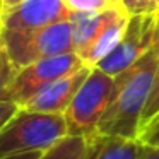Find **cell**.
I'll return each mask as SVG.
<instances>
[{
    "mask_svg": "<svg viewBox=\"0 0 159 159\" xmlns=\"http://www.w3.org/2000/svg\"><path fill=\"white\" fill-rule=\"evenodd\" d=\"M137 140L140 142L142 145H147V147H151V149L159 151V115H156L151 121H147V123L140 128Z\"/></svg>",
    "mask_w": 159,
    "mask_h": 159,
    "instance_id": "cell-14",
    "label": "cell"
},
{
    "mask_svg": "<svg viewBox=\"0 0 159 159\" xmlns=\"http://www.w3.org/2000/svg\"><path fill=\"white\" fill-rule=\"evenodd\" d=\"M120 4L130 16L147 14V12H157V0H120Z\"/></svg>",
    "mask_w": 159,
    "mask_h": 159,
    "instance_id": "cell-16",
    "label": "cell"
},
{
    "mask_svg": "<svg viewBox=\"0 0 159 159\" xmlns=\"http://www.w3.org/2000/svg\"><path fill=\"white\" fill-rule=\"evenodd\" d=\"M132 16L123 9V5L110 4L101 12V22L96 28L94 34L84 46L77 50V55L80 57L86 65L96 67L103 58H106L123 38V33Z\"/></svg>",
    "mask_w": 159,
    "mask_h": 159,
    "instance_id": "cell-8",
    "label": "cell"
},
{
    "mask_svg": "<svg viewBox=\"0 0 159 159\" xmlns=\"http://www.w3.org/2000/svg\"><path fill=\"white\" fill-rule=\"evenodd\" d=\"M140 142L120 135L93 134L86 137L84 159H139Z\"/></svg>",
    "mask_w": 159,
    "mask_h": 159,
    "instance_id": "cell-10",
    "label": "cell"
},
{
    "mask_svg": "<svg viewBox=\"0 0 159 159\" xmlns=\"http://www.w3.org/2000/svg\"><path fill=\"white\" fill-rule=\"evenodd\" d=\"M67 135L63 115L21 108L0 130V159L22 152L48 151Z\"/></svg>",
    "mask_w": 159,
    "mask_h": 159,
    "instance_id": "cell-2",
    "label": "cell"
},
{
    "mask_svg": "<svg viewBox=\"0 0 159 159\" xmlns=\"http://www.w3.org/2000/svg\"><path fill=\"white\" fill-rule=\"evenodd\" d=\"M70 11H103L110 5V0H65Z\"/></svg>",
    "mask_w": 159,
    "mask_h": 159,
    "instance_id": "cell-17",
    "label": "cell"
},
{
    "mask_svg": "<svg viewBox=\"0 0 159 159\" xmlns=\"http://www.w3.org/2000/svg\"><path fill=\"white\" fill-rule=\"evenodd\" d=\"M16 74H17V69L14 67L4 43H2V38H0V101L7 99L9 89L14 82Z\"/></svg>",
    "mask_w": 159,
    "mask_h": 159,
    "instance_id": "cell-13",
    "label": "cell"
},
{
    "mask_svg": "<svg viewBox=\"0 0 159 159\" xmlns=\"http://www.w3.org/2000/svg\"><path fill=\"white\" fill-rule=\"evenodd\" d=\"M159 43V11L132 16L116 48L98 63V69L118 75Z\"/></svg>",
    "mask_w": 159,
    "mask_h": 159,
    "instance_id": "cell-5",
    "label": "cell"
},
{
    "mask_svg": "<svg viewBox=\"0 0 159 159\" xmlns=\"http://www.w3.org/2000/svg\"><path fill=\"white\" fill-rule=\"evenodd\" d=\"M139 159H159V151L151 149L147 145L140 144V151H139Z\"/></svg>",
    "mask_w": 159,
    "mask_h": 159,
    "instance_id": "cell-19",
    "label": "cell"
},
{
    "mask_svg": "<svg viewBox=\"0 0 159 159\" xmlns=\"http://www.w3.org/2000/svg\"><path fill=\"white\" fill-rule=\"evenodd\" d=\"M70 7L65 0H24L0 11L2 31H36L60 21L70 19Z\"/></svg>",
    "mask_w": 159,
    "mask_h": 159,
    "instance_id": "cell-7",
    "label": "cell"
},
{
    "mask_svg": "<svg viewBox=\"0 0 159 159\" xmlns=\"http://www.w3.org/2000/svg\"><path fill=\"white\" fill-rule=\"evenodd\" d=\"M19 110H21V106H19L17 103H14V101H7V99L0 101V130L11 121V118L14 116Z\"/></svg>",
    "mask_w": 159,
    "mask_h": 159,
    "instance_id": "cell-18",
    "label": "cell"
},
{
    "mask_svg": "<svg viewBox=\"0 0 159 159\" xmlns=\"http://www.w3.org/2000/svg\"><path fill=\"white\" fill-rule=\"evenodd\" d=\"M91 69H93V67L82 65L80 69L74 70V72L67 74V75H63V77H60L58 80L52 82L43 91H39L38 94H34V96L21 108H26V110H31V111H41V113H60V115H63L67 111V108L70 106L72 99L75 98L77 91L80 89L84 80H86L87 75L91 74Z\"/></svg>",
    "mask_w": 159,
    "mask_h": 159,
    "instance_id": "cell-9",
    "label": "cell"
},
{
    "mask_svg": "<svg viewBox=\"0 0 159 159\" xmlns=\"http://www.w3.org/2000/svg\"><path fill=\"white\" fill-rule=\"evenodd\" d=\"M0 38L16 69L53 55L75 52L70 19L36 31H2Z\"/></svg>",
    "mask_w": 159,
    "mask_h": 159,
    "instance_id": "cell-3",
    "label": "cell"
},
{
    "mask_svg": "<svg viewBox=\"0 0 159 159\" xmlns=\"http://www.w3.org/2000/svg\"><path fill=\"white\" fill-rule=\"evenodd\" d=\"M86 154V137L67 135L60 142L45 151L38 159H84Z\"/></svg>",
    "mask_w": 159,
    "mask_h": 159,
    "instance_id": "cell-12",
    "label": "cell"
},
{
    "mask_svg": "<svg viewBox=\"0 0 159 159\" xmlns=\"http://www.w3.org/2000/svg\"><path fill=\"white\" fill-rule=\"evenodd\" d=\"M113 89L115 77L98 67H93L70 106L63 113L67 121V134L75 137H89L96 134L98 125L111 103Z\"/></svg>",
    "mask_w": 159,
    "mask_h": 159,
    "instance_id": "cell-4",
    "label": "cell"
},
{
    "mask_svg": "<svg viewBox=\"0 0 159 159\" xmlns=\"http://www.w3.org/2000/svg\"><path fill=\"white\" fill-rule=\"evenodd\" d=\"M159 62V43L139 62L115 75L113 98L96 134L137 139Z\"/></svg>",
    "mask_w": 159,
    "mask_h": 159,
    "instance_id": "cell-1",
    "label": "cell"
},
{
    "mask_svg": "<svg viewBox=\"0 0 159 159\" xmlns=\"http://www.w3.org/2000/svg\"><path fill=\"white\" fill-rule=\"evenodd\" d=\"M45 151H33V152H22V154H16V156H9L4 159H38Z\"/></svg>",
    "mask_w": 159,
    "mask_h": 159,
    "instance_id": "cell-20",
    "label": "cell"
},
{
    "mask_svg": "<svg viewBox=\"0 0 159 159\" xmlns=\"http://www.w3.org/2000/svg\"><path fill=\"white\" fill-rule=\"evenodd\" d=\"M24 0H0V11L2 9H9V7H14V5L21 4Z\"/></svg>",
    "mask_w": 159,
    "mask_h": 159,
    "instance_id": "cell-21",
    "label": "cell"
},
{
    "mask_svg": "<svg viewBox=\"0 0 159 159\" xmlns=\"http://www.w3.org/2000/svg\"><path fill=\"white\" fill-rule=\"evenodd\" d=\"M101 12L103 11H72L70 14V24H72V34L75 43V52L84 46L94 34L96 28L101 22Z\"/></svg>",
    "mask_w": 159,
    "mask_h": 159,
    "instance_id": "cell-11",
    "label": "cell"
},
{
    "mask_svg": "<svg viewBox=\"0 0 159 159\" xmlns=\"http://www.w3.org/2000/svg\"><path fill=\"white\" fill-rule=\"evenodd\" d=\"M82 65H86V63L80 60V57L75 52L36 60V62L17 70L14 82L9 89L7 101H14L19 106H24L34 94L43 91L46 86L58 80L60 77L80 69Z\"/></svg>",
    "mask_w": 159,
    "mask_h": 159,
    "instance_id": "cell-6",
    "label": "cell"
},
{
    "mask_svg": "<svg viewBox=\"0 0 159 159\" xmlns=\"http://www.w3.org/2000/svg\"><path fill=\"white\" fill-rule=\"evenodd\" d=\"M156 115H159V62H157V70H156L154 86H152V91H151V96H149L147 106H145V110H144V115H142L140 128L144 127L147 121H151ZM139 132H140V130H139Z\"/></svg>",
    "mask_w": 159,
    "mask_h": 159,
    "instance_id": "cell-15",
    "label": "cell"
},
{
    "mask_svg": "<svg viewBox=\"0 0 159 159\" xmlns=\"http://www.w3.org/2000/svg\"><path fill=\"white\" fill-rule=\"evenodd\" d=\"M120 0H110V4H118Z\"/></svg>",
    "mask_w": 159,
    "mask_h": 159,
    "instance_id": "cell-22",
    "label": "cell"
}]
</instances>
